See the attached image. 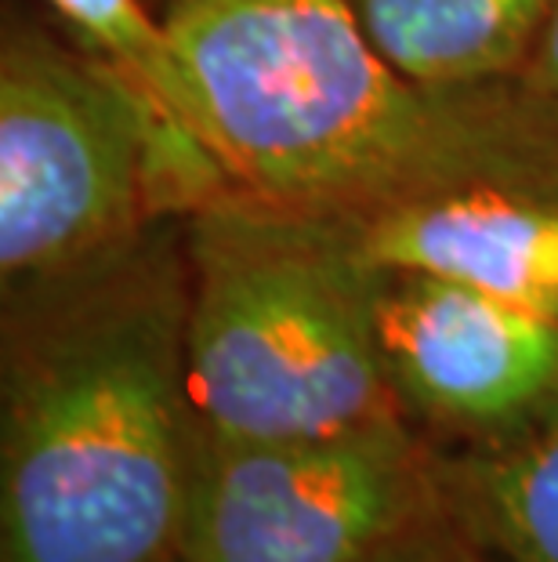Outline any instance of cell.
Segmentation results:
<instances>
[{
  "label": "cell",
  "instance_id": "cell-1",
  "mask_svg": "<svg viewBox=\"0 0 558 562\" xmlns=\"http://www.w3.org/2000/svg\"><path fill=\"white\" fill-rule=\"evenodd\" d=\"M182 222L0 294V562H178L200 425Z\"/></svg>",
  "mask_w": 558,
  "mask_h": 562
},
{
  "label": "cell",
  "instance_id": "cell-2",
  "mask_svg": "<svg viewBox=\"0 0 558 562\" xmlns=\"http://www.w3.org/2000/svg\"><path fill=\"white\" fill-rule=\"evenodd\" d=\"M232 193L344 218L465 186H558V121L515 83L435 91L349 0H163Z\"/></svg>",
  "mask_w": 558,
  "mask_h": 562
},
{
  "label": "cell",
  "instance_id": "cell-3",
  "mask_svg": "<svg viewBox=\"0 0 558 562\" xmlns=\"http://www.w3.org/2000/svg\"><path fill=\"white\" fill-rule=\"evenodd\" d=\"M182 233L200 439H316L399 414L374 319L382 269L327 222L232 196Z\"/></svg>",
  "mask_w": 558,
  "mask_h": 562
},
{
  "label": "cell",
  "instance_id": "cell-4",
  "mask_svg": "<svg viewBox=\"0 0 558 562\" xmlns=\"http://www.w3.org/2000/svg\"><path fill=\"white\" fill-rule=\"evenodd\" d=\"M163 214L146 121L116 80L41 22L0 41V294L102 266Z\"/></svg>",
  "mask_w": 558,
  "mask_h": 562
},
{
  "label": "cell",
  "instance_id": "cell-5",
  "mask_svg": "<svg viewBox=\"0 0 558 562\" xmlns=\"http://www.w3.org/2000/svg\"><path fill=\"white\" fill-rule=\"evenodd\" d=\"M439 512L435 447L402 414L316 439H200L182 562H371Z\"/></svg>",
  "mask_w": 558,
  "mask_h": 562
},
{
  "label": "cell",
  "instance_id": "cell-6",
  "mask_svg": "<svg viewBox=\"0 0 558 562\" xmlns=\"http://www.w3.org/2000/svg\"><path fill=\"white\" fill-rule=\"evenodd\" d=\"M377 345L399 414L435 450H490L558 414V319L468 283L382 269Z\"/></svg>",
  "mask_w": 558,
  "mask_h": 562
},
{
  "label": "cell",
  "instance_id": "cell-7",
  "mask_svg": "<svg viewBox=\"0 0 558 562\" xmlns=\"http://www.w3.org/2000/svg\"><path fill=\"white\" fill-rule=\"evenodd\" d=\"M319 222L377 269L457 280L558 319V186H465Z\"/></svg>",
  "mask_w": 558,
  "mask_h": 562
},
{
  "label": "cell",
  "instance_id": "cell-8",
  "mask_svg": "<svg viewBox=\"0 0 558 562\" xmlns=\"http://www.w3.org/2000/svg\"><path fill=\"white\" fill-rule=\"evenodd\" d=\"M77 47L116 80L146 121L163 214L185 222L210 203L232 200V182L207 146L196 91L168 22L141 0H47Z\"/></svg>",
  "mask_w": 558,
  "mask_h": 562
},
{
  "label": "cell",
  "instance_id": "cell-9",
  "mask_svg": "<svg viewBox=\"0 0 558 562\" xmlns=\"http://www.w3.org/2000/svg\"><path fill=\"white\" fill-rule=\"evenodd\" d=\"M391 66L435 91L512 83L558 0H349Z\"/></svg>",
  "mask_w": 558,
  "mask_h": 562
},
{
  "label": "cell",
  "instance_id": "cell-10",
  "mask_svg": "<svg viewBox=\"0 0 558 562\" xmlns=\"http://www.w3.org/2000/svg\"><path fill=\"white\" fill-rule=\"evenodd\" d=\"M439 501L475 562H558V414L490 450H435Z\"/></svg>",
  "mask_w": 558,
  "mask_h": 562
},
{
  "label": "cell",
  "instance_id": "cell-11",
  "mask_svg": "<svg viewBox=\"0 0 558 562\" xmlns=\"http://www.w3.org/2000/svg\"><path fill=\"white\" fill-rule=\"evenodd\" d=\"M371 562H471V552L454 530V522L446 519V512H439L429 522H421L418 530L388 544L385 552H377Z\"/></svg>",
  "mask_w": 558,
  "mask_h": 562
},
{
  "label": "cell",
  "instance_id": "cell-12",
  "mask_svg": "<svg viewBox=\"0 0 558 562\" xmlns=\"http://www.w3.org/2000/svg\"><path fill=\"white\" fill-rule=\"evenodd\" d=\"M512 83L540 113H548L551 121H558V11L548 22V30L540 33L529 63L522 66V74Z\"/></svg>",
  "mask_w": 558,
  "mask_h": 562
},
{
  "label": "cell",
  "instance_id": "cell-13",
  "mask_svg": "<svg viewBox=\"0 0 558 562\" xmlns=\"http://www.w3.org/2000/svg\"><path fill=\"white\" fill-rule=\"evenodd\" d=\"M178 562H182V559H178Z\"/></svg>",
  "mask_w": 558,
  "mask_h": 562
},
{
  "label": "cell",
  "instance_id": "cell-14",
  "mask_svg": "<svg viewBox=\"0 0 558 562\" xmlns=\"http://www.w3.org/2000/svg\"><path fill=\"white\" fill-rule=\"evenodd\" d=\"M471 562H475V559H471Z\"/></svg>",
  "mask_w": 558,
  "mask_h": 562
}]
</instances>
